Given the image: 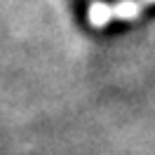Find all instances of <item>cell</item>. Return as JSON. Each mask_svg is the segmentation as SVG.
I'll list each match as a JSON object with an SVG mask.
<instances>
[{"mask_svg":"<svg viewBox=\"0 0 155 155\" xmlns=\"http://www.w3.org/2000/svg\"><path fill=\"white\" fill-rule=\"evenodd\" d=\"M148 2H155V0H122V2L115 5V7H108V5L97 2V5L89 7V19H92L94 26H104V24H108L110 17H117V19H132V17H136L139 10H141L143 5H148Z\"/></svg>","mask_w":155,"mask_h":155,"instance_id":"6da1fadb","label":"cell"}]
</instances>
